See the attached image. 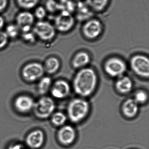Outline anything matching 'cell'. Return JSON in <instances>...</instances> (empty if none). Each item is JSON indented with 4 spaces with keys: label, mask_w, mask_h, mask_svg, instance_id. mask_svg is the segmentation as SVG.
Listing matches in <instances>:
<instances>
[{
    "label": "cell",
    "mask_w": 149,
    "mask_h": 149,
    "mask_svg": "<svg viewBox=\"0 0 149 149\" xmlns=\"http://www.w3.org/2000/svg\"><path fill=\"white\" fill-rule=\"evenodd\" d=\"M97 81V76L94 70L84 68L77 73L74 79V90L81 96H88L95 89Z\"/></svg>",
    "instance_id": "obj_1"
},
{
    "label": "cell",
    "mask_w": 149,
    "mask_h": 149,
    "mask_svg": "<svg viewBox=\"0 0 149 149\" xmlns=\"http://www.w3.org/2000/svg\"><path fill=\"white\" fill-rule=\"evenodd\" d=\"M89 111V104L87 101L81 98H76L69 104L68 116L71 122L77 123L86 117Z\"/></svg>",
    "instance_id": "obj_2"
},
{
    "label": "cell",
    "mask_w": 149,
    "mask_h": 149,
    "mask_svg": "<svg viewBox=\"0 0 149 149\" xmlns=\"http://www.w3.org/2000/svg\"><path fill=\"white\" fill-rule=\"evenodd\" d=\"M55 108V104L54 100L49 97L44 96L35 103L33 109L37 118L46 119L53 114Z\"/></svg>",
    "instance_id": "obj_3"
},
{
    "label": "cell",
    "mask_w": 149,
    "mask_h": 149,
    "mask_svg": "<svg viewBox=\"0 0 149 149\" xmlns=\"http://www.w3.org/2000/svg\"><path fill=\"white\" fill-rule=\"evenodd\" d=\"M33 32L42 40L48 42L53 40L56 34V29L53 25L48 22L39 21L33 28Z\"/></svg>",
    "instance_id": "obj_4"
},
{
    "label": "cell",
    "mask_w": 149,
    "mask_h": 149,
    "mask_svg": "<svg viewBox=\"0 0 149 149\" xmlns=\"http://www.w3.org/2000/svg\"><path fill=\"white\" fill-rule=\"evenodd\" d=\"M75 24V18L72 14L65 11H61L55 19L54 26L59 32L66 33L70 31Z\"/></svg>",
    "instance_id": "obj_5"
},
{
    "label": "cell",
    "mask_w": 149,
    "mask_h": 149,
    "mask_svg": "<svg viewBox=\"0 0 149 149\" xmlns=\"http://www.w3.org/2000/svg\"><path fill=\"white\" fill-rule=\"evenodd\" d=\"M132 71L139 76L148 77L149 75V61L143 55H136L132 57L130 62Z\"/></svg>",
    "instance_id": "obj_6"
},
{
    "label": "cell",
    "mask_w": 149,
    "mask_h": 149,
    "mask_svg": "<svg viewBox=\"0 0 149 149\" xmlns=\"http://www.w3.org/2000/svg\"><path fill=\"white\" fill-rule=\"evenodd\" d=\"M105 72L112 77H120L126 70L125 62L117 57H112L108 59L104 64Z\"/></svg>",
    "instance_id": "obj_7"
},
{
    "label": "cell",
    "mask_w": 149,
    "mask_h": 149,
    "mask_svg": "<svg viewBox=\"0 0 149 149\" xmlns=\"http://www.w3.org/2000/svg\"><path fill=\"white\" fill-rule=\"evenodd\" d=\"M103 32V25L99 20L91 19L85 21L82 28L84 37L89 40L97 39Z\"/></svg>",
    "instance_id": "obj_8"
},
{
    "label": "cell",
    "mask_w": 149,
    "mask_h": 149,
    "mask_svg": "<svg viewBox=\"0 0 149 149\" xmlns=\"http://www.w3.org/2000/svg\"><path fill=\"white\" fill-rule=\"evenodd\" d=\"M44 67L38 62L26 64L22 69V75L26 81L33 82L42 77L44 73Z\"/></svg>",
    "instance_id": "obj_9"
},
{
    "label": "cell",
    "mask_w": 149,
    "mask_h": 149,
    "mask_svg": "<svg viewBox=\"0 0 149 149\" xmlns=\"http://www.w3.org/2000/svg\"><path fill=\"white\" fill-rule=\"evenodd\" d=\"M34 15L29 11H23L16 17V25L22 33L31 31L34 22Z\"/></svg>",
    "instance_id": "obj_10"
},
{
    "label": "cell",
    "mask_w": 149,
    "mask_h": 149,
    "mask_svg": "<svg viewBox=\"0 0 149 149\" xmlns=\"http://www.w3.org/2000/svg\"><path fill=\"white\" fill-rule=\"evenodd\" d=\"M45 136L42 131L36 130L30 132L26 137V145L31 149H38L43 145Z\"/></svg>",
    "instance_id": "obj_11"
},
{
    "label": "cell",
    "mask_w": 149,
    "mask_h": 149,
    "mask_svg": "<svg viewBox=\"0 0 149 149\" xmlns=\"http://www.w3.org/2000/svg\"><path fill=\"white\" fill-rule=\"evenodd\" d=\"M34 100L32 97L25 95H20L15 98L14 106L16 110L20 113H26L33 109Z\"/></svg>",
    "instance_id": "obj_12"
},
{
    "label": "cell",
    "mask_w": 149,
    "mask_h": 149,
    "mask_svg": "<svg viewBox=\"0 0 149 149\" xmlns=\"http://www.w3.org/2000/svg\"><path fill=\"white\" fill-rule=\"evenodd\" d=\"M75 131L70 125H65L61 128L58 133L57 137L59 142L64 145L71 144L76 138Z\"/></svg>",
    "instance_id": "obj_13"
},
{
    "label": "cell",
    "mask_w": 149,
    "mask_h": 149,
    "mask_svg": "<svg viewBox=\"0 0 149 149\" xmlns=\"http://www.w3.org/2000/svg\"><path fill=\"white\" fill-rule=\"evenodd\" d=\"M51 92L55 98L62 99L68 95L70 92V87L66 81L59 80L56 81L52 86Z\"/></svg>",
    "instance_id": "obj_14"
},
{
    "label": "cell",
    "mask_w": 149,
    "mask_h": 149,
    "mask_svg": "<svg viewBox=\"0 0 149 149\" xmlns=\"http://www.w3.org/2000/svg\"><path fill=\"white\" fill-rule=\"evenodd\" d=\"M75 12L77 19L80 21H86L90 19H91L93 14V11L88 6L86 3L80 1L77 2Z\"/></svg>",
    "instance_id": "obj_15"
},
{
    "label": "cell",
    "mask_w": 149,
    "mask_h": 149,
    "mask_svg": "<svg viewBox=\"0 0 149 149\" xmlns=\"http://www.w3.org/2000/svg\"><path fill=\"white\" fill-rule=\"evenodd\" d=\"M122 110L125 116L128 118L133 117L136 116L138 111V104L134 99L130 98L124 103Z\"/></svg>",
    "instance_id": "obj_16"
},
{
    "label": "cell",
    "mask_w": 149,
    "mask_h": 149,
    "mask_svg": "<svg viewBox=\"0 0 149 149\" xmlns=\"http://www.w3.org/2000/svg\"><path fill=\"white\" fill-rule=\"evenodd\" d=\"M90 60L88 53L85 51H80L74 56L72 60V65L75 68H81L88 65Z\"/></svg>",
    "instance_id": "obj_17"
},
{
    "label": "cell",
    "mask_w": 149,
    "mask_h": 149,
    "mask_svg": "<svg viewBox=\"0 0 149 149\" xmlns=\"http://www.w3.org/2000/svg\"><path fill=\"white\" fill-rule=\"evenodd\" d=\"M116 87L118 92L122 94H126L132 89V81L128 77H120L116 82Z\"/></svg>",
    "instance_id": "obj_18"
},
{
    "label": "cell",
    "mask_w": 149,
    "mask_h": 149,
    "mask_svg": "<svg viewBox=\"0 0 149 149\" xmlns=\"http://www.w3.org/2000/svg\"><path fill=\"white\" fill-rule=\"evenodd\" d=\"M84 2L93 12H102L109 5V0H85Z\"/></svg>",
    "instance_id": "obj_19"
},
{
    "label": "cell",
    "mask_w": 149,
    "mask_h": 149,
    "mask_svg": "<svg viewBox=\"0 0 149 149\" xmlns=\"http://www.w3.org/2000/svg\"><path fill=\"white\" fill-rule=\"evenodd\" d=\"M60 67L59 60L56 57L52 56L48 58L45 61L44 70L49 74H53L58 70Z\"/></svg>",
    "instance_id": "obj_20"
},
{
    "label": "cell",
    "mask_w": 149,
    "mask_h": 149,
    "mask_svg": "<svg viewBox=\"0 0 149 149\" xmlns=\"http://www.w3.org/2000/svg\"><path fill=\"white\" fill-rule=\"evenodd\" d=\"M52 84V80L49 77H42L40 80L38 85V91L39 94L45 95L49 90Z\"/></svg>",
    "instance_id": "obj_21"
},
{
    "label": "cell",
    "mask_w": 149,
    "mask_h": 149,
    "mask_svg": "<svg viewBox=\"0 0 149 149\" xmlns=\"http://www.w3.org/2000/svg\"><path fill=\"white\" fill-rule=\"evenodd\" d=\"M46 8L47 12L51 13L61 11V5L57 0H47L46 3Z\"/></svg>",
    "instance_id": "obj_22"
},
{
    "label": "cell",
    "mask_w": 149,
    "mask_h": 149,
    "mask_svg": "<svg viewBox=\"0 0 149 149\" xmlns=\"http://www.w3.org/2000/svg\"><path fill=\"white\" fill-rule=\"evenodd\" d=\"M40 0H16L17 4L21 8L29 10L35 7Z\"/></svg>",
    "instance_id": "obj_23"
},
{
    "label": "cell",
    "mask_w": 149,
    "mask_h": 149,
    "mask_svg": "<svg viewBox=\"0 0 149 149\" xmlns=\"http://www.w3.org/2000/svg\"><path fill=\"white\" fill-rule=\"evenodd\" d=\"M67 120V117L62 112H57L53 114L51 118L52 123L56 126H62Z\"/></svg>",
    "instance_id": "obj_24"
},
{
    "label": "cell",
    "mask_w": 149,
    "mask_h": 149,
    "mask_svg": "<svg viewBox=\"0 0 149 149\" xmlns=\"http://www.w3.org/2000/svg\"><path fill=\"white\" fill-rule=\"evenodd\" d=\"M20 31L19 28L16 24H10L6 27L5 32L9 38H15L19 36Z\"/></svg>",
    "instance_id": "obj_25"
},
{
    "label": "cell",
    "mask_w": 149,
    "mask_h": 149,
    "mask_svg": "<svg viewBox=\"0 0 149 149\" xmlns=\"http://www.w3.org/2000/svg\"><path fill=\"white\" fill-rule=\"evenodd\" d=\"M134 99L138 104H143L148 99V95L145 91H140L136 93Z\"/></svg>",
    "instance_id": "obj_26"
},
{
    "label": "cell",
    "mask_w": 149,
    "mask_h": 149,
    "mask_svg": "<svg viewBox=\"0 0 149 149\" xmlns=\"http://www.w3.org/2000/svg\"><path fill=\"white\" fill-rule=\"evenodd\" d=\"M47 11L45 8L43 6H38L35 9L34 13V17L37 18L40 21L43 20V19L47 15Z\"/></svg>",
    "instance_id": "obj_27"
},
{
    "label": "cell",
    "mask_w": 149,
    "mask_h": 149,
    "mask_svg": "<svg viewBox=\"0 0 149 149\" xmlns=\"http://www.w3.org/2000/svg\"><path fill=\"white\" fill-rule=\"evenodd\" d=\"M22 39L25 41L29 43H34L36 40V36L34 33L33 32L31 31H29L27 33H22Z\"/></svg>",
    "instance_id": "obj_28"
},
{
    "label": "cell",
    "mask_w": 149,
    "mask_h": 149,
    "mask_svg": "<svg viewBox=\"0 0 149 149\" xmlns=\"http://www.w3.org/2000/svg\"><path fill=\"white\" fill-rule=\"evenodd\" d=\"M9 37L6 32L0 31V49L5 48L8 42Z\"/></svg>",
    "instance_id": "obj_29"
},
{
    "label": "cell",
    "mask_w": 149,
    "mask_h": 149,
    "mask_svg": "<svg viewBox=\"0 0 149 149\" xmlns=\"http://www.w3.org/2000/svg\"><path fill=\"white\" fill-rule=\"evenodd\" d=\"M8 149H26V148L21 143H15L10 145Z\"/></svg>",
    "instance_id": "obj_30"
},
{
    "label": "cell",
    "mask_w": 149,
    "mask_h": 149,
    "mask_svg": "<svg viewBox=\"0 0 149 149\" xmlns=\"http://www.w3.org/2000/svg\"><path fill=\"white\" fill-rule=\"evenodd\" d=\"M8 3V0H0V12L6 9Z\"/></svg>",
    "instance_id": "obj_31"
},
{
    "label": "cell",
    "mask_w": 149,
    "mask_h": 149,
    "mask_svg": "<svg viewBox=\"0 0 149 149\" xmlns=\"http://www.w3.org/2000/svg\"><path fill=\"white\" fill-rule=\"evenodd\" d=\"M5 24V19L2 16L0 15V29L3 28Z\"/></svg>",
    "instance_id": "obj_32"
},
{
    "label": "cell",
    "mask_w": 149,
    "mask_h": 149,
    "mask_svg": "<svg viewBox=\"0 0 149 149\" xmlns=\"http://www.w3.org/2000/svg\"><path fill=\"white\" fill-rule=\"evenodd\" d=\"M59 2H62V1H64L65 0H57Z\"/></svg>",
    "instance_id": "obj_33"
},
{
    "label": "cell",
    "mask_w": 149,
    "mask_h": 149,
    "mask_svg": "<svg viewBox=\"0 0 149 149\" xmlns=\"http://www.w3.org/2000/svg\"><path fill=\"white\" fill-rule=\"evenodd\" d=\"M77 1H79V0H77Z\"/></svg>",
    "instance_id": "obj_34"
}]
</instances>
